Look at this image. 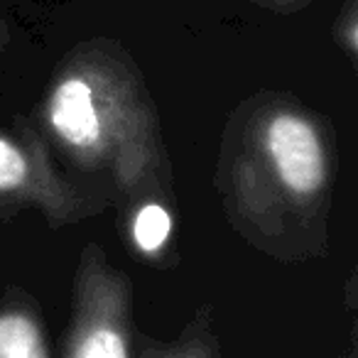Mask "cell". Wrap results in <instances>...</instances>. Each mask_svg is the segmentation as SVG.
<instances>
[{"mask_svg": "<svg viewBox=\"0 0 358 358\" xmlns=\"http://www.w3.org/2000/svg\"><path fill=\"white\" fill-rule=\"evenodd\" d=\"M219 194L234 229L273 258L324 253L331 148L319 118L280 94L253 96L226 125Z\"/></svg>", "mask_w": 358, "mask_h": 358, "instance_id": "1", "label": "cell"}, {"mask_svg": "<svg viewBox=\"0 0 358 358\" xmlns=\"http://www.w3.org/2000/svg\"><path fill=\"white\" fill-rule=\"evenodd\" d=\"M130 238L140 255L157 260L172 238V214L159 199H145L135 206L130 219Z\"/></svg>", "mask_w": 358, "mask_h": 358, "instance_id": "6", "label": "cell"}, {"mask_svg": "<svg viewBox=\"0 0 358 358\" xmlns=\"http://www.w3.org/2000/svg\"><path fill=\"white\" fill-rule=\"evenodd\" d=\"M30 206L47 214L52 224H66L99 209L59 177L40 145L0 130V214Z\"/></svg>", "mask_w": 358, "mask_h": 358, "instance_id": "4", "label": "cell"}, {"mask_svg": "<svg viewBox=\"0 0 358 358\" xmlns=\"http://www.w3.org/2000/svg\"><path fill=\"white\" fill-rule=\"evenodd\" d=\"M255 6H263L268 10H275V13H297L302 8L312 6L317 0H250Z\"/></svg>", "mask_w": 358, "mask_h": 358, "instance_id": "9", "label": "cell"}, {"mask_svg": "<svg viewBox=\"0 0 358 358\" xmlns=\"http://www.w3.org/2000/svg\"><path fill=\"white\" fill-rule=\"evenodd\" d=\"M133 287L99 245L81 253L64 358H130Z\"/></svg>", "mask_w": 358, "mask_h": 358, "instance_id": "3", "label": "cell"}, {"mask_svg": "<svg viewBox=\"0 0 358 358\" xmlns=\"http://www.w3.org/2000/svg\"><path fill=\"white\" fill-rule=\"evenodd\" d=\"M334 40L338 47L346 50V55L356 62L358 57V0H346L343 10L338 13V20L334 25Z\"/></svg>", "mask_w": 358, "mask_h": 358, "instance_id": "8", "label": "cell"}, {"mask_svg": "<svg viewBox=\"0 0 358 358\" xmlns=\"http://www.w3.org/2000/svg\"><path fill=\"white\" fill-rule=\"evenodd\" d=\"M346 358H353V356H346Z\"/></svg>", "mask_w": 358, "mask_h": 358, "instance_id": "11", "label": "cell"}, {"mask_svg": "<svg viewBox=\"0 0 358 358\" xmlns=\"http://www.w3.org/2000/svg\"><path fill=\"white\" fill-rule=\"evenodd\" d=\"M140 358H219V341L211 331L209 314L199 312L177 341L167 346H150L140 353Z\"/></svg>", "mask_w": 358, "mask_h": 358, "instance_id": "7", "label": "cell"}, {"mask_svg": "<svg viewBox=\"0 0 358 358\" xmlns=\"http://www.w3.org/2000/svg\"><path fill=\"white\" fill-rule=\"evenodd\" d=\"M8 42H10V32H8V25L6 20H3V15H0V52L6 50Z\"/></svg>", "mask_w": 358, "mask_h": 358, "instance_id": "10", "label": "cell"}, {"mask_svg": "<svg viewBox=\"0 0 358 358\" xmlns=\"http://www.w3.org/2000/svg\"><path fill=\"white\" fill-rule=\"evenodd\" d=\"M0 358H52L42 317L30 297L0 299Z\"/></svg>", "mask_w": 358, "mask_h": 358, "instance_id": "5", "label": "cell"}, {"mask_svg": "<svg viewBox=\"0 0 358 358\" xmlns=\"http://www.w3.org/2000/svg\"><path fill=\"white\" fill-rule=\"evenodd\" d=\"M42 123L71 162L108 172L133 199H159L169 189L157 110L118 42H81L57 64Z\"/></svg>", "mask_w": 358, "mask_h": 358, "instance_id": "2", "label": "cell"}]
</instances>
